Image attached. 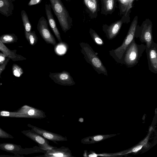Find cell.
Here are the masks:
<instances>
[{
	"mask_svg": "<svg viewBox=\"0 0 157 157\" xmlns=\"http://www.w3.org/2000/svg\"><path fill=\"white\" fill-rule=\"evenodd\" d=\"M51 8V5L49 3L45 4V13L48 21L50 27L59 42H62L60 34L52 14Z\"/></svg>",
	"mask_w": 157,
	"mask_h": 157,
	"instance_id": "cell-14",
	"label": "cell"
},
{
	"mask_svg": "<svg viewBox=\"0 0 157 157\" xmlns=\"http://www.w3.org/2000/svg\"><path fill=\"white\" fill-rule=\"evenodd\" d=\"M42 0H30L28 4V6H32L40 3Z\"/></svg>",
	"mask_w": 157,
	"mask_h": 157,
	"instance_id": "cell-29",
	"label": "cell"
},
{
	"mask_svg": "<svg viewBox=\"0 0 157 157\" xmlns=\"http://www.w3.org/2000/svg\"><path fill=\"white\" fill-rule=\"evenodd\" d=\"M24 157L21 155H0V157Z\"/></svg>",
	"mask_w": 157,
	"mask_h": 157,
	"instance_id": "cell-31",
	"label": "cell"
},
{
	"mask_svg": "<svg viewBox=\"0 0 157 157\" xmlns=\"http://www.w3.org/2000/svg\"><path fill=\"white\" fill-rule=\"evenodd\" d=\"M21 132L25 136L37 143L39 147L43 150L46 151L57 147L50 145L47 139L32 129L22 130Z\"/></svg>",
	"mask_w": 157,
	"mask_h": 157,
	"instance_id": "cell-8",
	"label": "cell"
},
{
	"mask_svg": "<svg viewBox=\"0 0 157 157\" xmlns=\"http://www.w3.org/2000/svg\"><path fill=\"white\" fill-rule=\"evenodd\" d=\"M135 38H139L142 43L146 44V48H149L154 41L152 34V25L144 24L140 27L137 26L135 33Z\"/></svg>",
	"mask_w": 157,
	"mask_h": 157,
	"instance_id": "cell-6",
	"label": "cell"
},
{
	"mask_svg": "<svg viewBox=\"0 0 157 157\" xmlns=\"http://www.w3.org/2000/svg\"><path fill=\"white\" fill-rule=\"evenodd\" d=\"M79 45L81 52L86 62L91 65L98 74H103L108 76L107 69L98 56V53L95 52L87 43L82 42L79 43Z\"/></svg>",
	"mask_w": 157,
	"mask_h": 157,
	"instance_id": "cell-2",
	"label": "cell"
},
{
	"mask_svg": "<svg viewBox=\"0 0 157 157\" xmlns=\"http://www.w3.org/2000/svg\"><path fill=\"white\" fill-rule=\"evenodd\" d=\"M114 0H104V7L106 11L112 10L114 6Z\"/></svg>",
	"mask_w": 157,
	"mask_h": 157,
	"instance_id": "cell-26",
	"label": "cell"
},
{
	"mask_svg": "<svg viewBox=\"0 0 157 157\" xmlns=\"http://www.w3.org/2000/svg\"><path fill=\"white\" fill-rule=\"evenodd\" d=\"M149 70L155 74L157 73V44L153 41L150 46L146 48Z\"/></svg>",
	"mask_w": 157,
	"mask_h": 157,
	"instance_id": "cell-10",
	"label": "cell"
},
{
	"mask_svg": "<svg viewBox=\"0 0 157 157\" xmlns=\"http://www.w3.org/2000/svg\"><path fill=\"white\" fill-rule=\"evenodd\" d=\"M12 72L13 75L17 77H21L23 73L22 68L18 65L16 64L13 65Z\"/></svg>",
	"mask_w": 157,
	"mask_h": 157,
	"instance_id": "cell-25",
	"label": "cell"
},
{
	"mask_svg": "<svg viewBox=\"0 0 157 157\" xmlns=\"http://www.w3.org/2000/svg\"><path fill=\"white\" fill-rule=\"evenodd\" d=\"M137 17H135L132 21L127 34L121 45L114 49L109 51L111 56L117 63H120L123 55L132 40L135 38V33L137 26Z\"/></svg>",
	"mask_w": 157,
	"mask_h": 157,
	"instance_id": "cell-4",
	"label": "cell"
},
{
	"mask_svg": "<svg viewBox=\"0 0 157 157\" xmlns=\"http://www.w3.org/2000/svg\"><path fill=\"white\" fill-rule=\"evenodd\" d=\"M0 51L6 57L10 58L13 61L25 60L26 58L22 56L16 54V50H11L0 41Z\"/></svg>",
	"mask_w": 157,
	"mask_h": 157,
	"instance_id": "cell-16",
	"label": "cell"
},
{
	"mask_svg": "<svg viewBox=\"0 0 157 157\" xmlns=\"http://www.w3.org/2000/svg\"><path fill=\"white\" fill-rule=\"evenodd\" d=\"M26 39L29 43L32 46L35 45L38 41V37L34 31L27 32L25 31Z\"/></svg>",
	"mask_w": 157,
	"mask_h": 157,
	"instance_id": "cell-21",
	"label": "cell"
},
{
	"mask_svg": "<svg viewBox=\"0 0 157 157\" xmlns=\"http://www.w3.org/2000/svg\"><path fill=\"white\" fill-rule=\"evenodd\" d=\"M122 24V21L119 20L109 26L104 28L103 30L108 40H112L116 36L120 30Z\"/></svg>",
	"mask_w": 157,
	"mask_h": 157,
	"instance_id": "cell-15",
	"label": "cell"
},
{
	"mask_svg": "<svg viewBox=\"0 0 157 157\" xmlns=\"http://www.w3.org/2000/svg\"><path fill=\"white\" fill-rule=\"evenodd\" d=\"M83 2L91 13L93 14L96 12L97 10V0H83Z\"/></svg>",
	"mask_w": 157,
	"mask_h": 157,
	"instance_id": "cell-20",
	"label": "cell"
},
{
	"mask_svg": "<svg viewBox=\"0 0 157 157\" xmlns=\"http://www.w3.org/2000/svg\"><path fill=\"white\" fill-rule=\"evenodd\" d=\"M49 77L55 83L64 86H71L75 84L73 78L67 71L61 72H50Z\"/></svg>",
	"mask_w": 157,
	"mask_h": 157,
	"instance_id": "cell-9",
	"label": "cell"
},
{
	"mask_svg": "<svg viewBox=\"0 0 157 157\" xmlns=\"http://www.w3.org/2000/svg\"><path fill=\"white\" fill-rule=\"evenodd\" d=\"M0 138L13 139L14 137L12 135L5 131L0 127Z\"/></svg>",
	"mask_w": 157,
	"mask_h": 157,
	"instance_id": "cell-27",
	"label": "cell"
},
{
	"mask_svg": "<svg viewBox=\"0 0 157 157\" xmlns=\"http://www.w3.org/2000/svg\"><path fill=\"white\" fill-rule=\"evenodd\" d=\"M45 157H72L71 151L68 147L62 146L57 147L46 151L44 155Z\"/></svg>",
	"mask_w": 157,
	"mask_h": 157,
	"instance_id": "cell-13",
	"label": "cell"
},
{
	"mask_svg": "<svg viewBox=\"0 0 157 157\" xmlns=\"http://www.w3.org/2000/svg\"><path fill=\"white\" fill-rule=\"evenodd\" d=\"M103 138V137L101 136H96L94 137V140L95 141H99L101 140Z\"/></svg>",
	"mask_w": 157,
	"mask_h": 157,
	"instance_id": "cell-32",
	"label": "cell"
},
{
	"mask_svg": "<svg viewBox=\"0 0 157 157\" xmlns=\"http://www.w3.org/2000/svg\"><path fill=\"white\" fill-rule=\"evenodd\" d=\"M0 117H6L11 118H24L21 113L16 112H11L5 110H0Z\"/></svg>",
	"mask_w": 157,
	"mask_h": 157,
	"instance_id": "cell-22",
	"label": "cell"
},
{
	"mask_svg": "<svg viewBox=\"0 0 157 157\" xmlns=\"http://www.w3.org/2000/svg\"><path fill=\"white\" fill-rule=\"evenodd\" d=\"M146 47L144 44H137L134 38L124 52L120 64L125 65L128 68L135 66L138 63Z\"/></svg>",
	"mask_w": 157,
	"mask_h": 157,
	"instance_id": "cell-1",
	"label": "cell"
},
{
	"mask_svg": "<svg viewBox=\"0 0 157 157\" xmlns=\"http://www.w3.org/2000/svg\"><path fill=\"white\" fill-rule=\"evenodd\" d=\"M14 5L12 0H0V13L6 17L12 16Z\"/></svg>",
	"mask_w": 157,
	"mask_h": 157,
	"instance_id": "cell-17",
	"label": "cell"
},
{
	"mask_svg": "<svg viewBox=\"0 0 157 157\" xmlns=\"http://www.w3.org/2000/svg\"><path fill=\"white\" fill-rule=\"evenodd\" d=\"M12 0L13 1V2H14L15 1V0Z\"/></svg>",
	"mask_w": 157,
	"mask_h": 157,
	"instance_id": "cell-36",
	"label": "cell"
},
{
	"mask_svg": "<svg viewBox=\"0 0 157 157\" xmlns=\"http://www.w3.org/2000/svg\"><path fill=\"white\" fill-rule=\"evenodd\" d=\"M89 33L92 39L96 44L99 46L104 45L103 40L94 30L90 28Z\"/></svg>",
	"mask_w": 157,
	"mask_h": 157,
	"instance_id": "cell-24",
	"label": "cell"
},
{
	"mask_svg": "<svg viewBox=\"0 0 157 157\" xmlns=\"http://www.w3.org/2000/svg\"><path fill=\"white\" fill-rule=\"evenodd\" d=\"M10 59H11L10 58L6 57V60L4 63L0 65V77H1L2 73L5 69L6 66Z\"/></svg>",
	"mask_w": 157,
	"mask_h": 157,
	"instance_id": "cell-28",
	"label": "cell"
},
{
	"mask_svg": "<svg viewBox=\"0 0 157 157\" xmlns=\"http://www.w3.org/2000/svg\"><path fill=\"white\" fill-rule=\"evenodd\" d=\"M37 29L40 35L44 41L48 44H51L54 46L56 42L48 28L47 20L43 16L39 19L37 25Z\"/></svg>",
	"mask_w": 157,
	"mask_h": 157,
	"instance_id": "cell-7",
	"label": "cell"
},
{
	"mask_svg": "<svg viewBox=\"0 0 157 157\" xmlns=\"http://www.w3.org/2000/svg\"><path fill=\"white\" fill-rule=\"evenodd\" d=\"M142 147V146L141 145H139L138 146L135 148H134L133 150H132V151L133 152H135L136 151L139 150Z\"/></svg>",
	"mask_w": 157,
	"mask_h": 157,
	"instance_id": "cell-33",
	"label": "cell"
},
{
	"mask_svg": "<svg viewBox=\"0 0 157 157\" xmlns=\"http://www.w3.org/2000/svg\"><path fill=\"white\" fill-rule=\"evenodd\" d=\"M21 15L23 25L25 29V31L30 32L31 31L32 26L29 21L28 16L24 10H21Z\"/></svg>",
	"mask_w": 157,
	"mask_h": 157,
	"instance_id": "cell-19",
	"label": "cell"
},
{
	"mask_svg": "<svg viewBox=\"0 0 157 157\" xmlns=\"http://www.w3.org/2000/svg\"><path fill=\"white\" fill-rule=\"evenodd\" d=\"M17 40V36L14 33L6 34L0 36V41L4 44L13 43Z\"/></svg>",
	"mask_w": 157,
	"mask_h": 157,
	"instance_id": "cell-18",
	"label": "cell"
},
{
	"mask_svg": "<svg viewBox=\"0 0 157 157\" xmlns=\"http://www.w3.org/2000/svg\"><path fill=\"white\" fill-rule=\"evenodd\" d=\"M15 111L22 114L24 118L42 119L46 117L43 111L27 105L22 106Z\"/></svg>",
	"mask_w": 157,
	"mask_h": 157,
	"instance_id": "cell-12",
	"label": "cell"
},
{
	"mask_svg": "<svg viewBox=\"0 0 157 157\" xmlns=\"http://www.w3.org/2000/svg\"><path fill=\"white\" fill-rule=\"evenodd\" d=\"M65 1L67 2H70L71 0H65Z\"/></svg>",
	"mask_w": 157,
	"mask_h": 157,
	"instance_id": "cell-35",
	"label": "cell"
},
{
	"mask_svg": "<svg viewBox=\"0 0 157 157\" xmlns=\"http://www.w3.org/2000/svg\"><path fill=\"white\" fill-rule=\"evenodd\" d=\"M6 57L2 52H0V65L3 64L5 61Z\"/></svg>",
	"mask_w": 157,
	"mask_h": 157,
	"instance_id": "cell-30",
	"label": "cell"
},
{
	"mask_svg": "<svg viewBox=\"0 0 157 157\" xmlns=\"http://www.w3.org/2000/svg\"><path fill=\"white\" fill-rule=\"evenodd\" d=\"M89 157H96L97 156V155L95 154H90L89 156Z\"/></svg>",
	"mask_w": 157,
	"mask_h": 157,
	"instance_id": "cell-34",
	"label": "cell"
},
{
	"mask_svg": "<svg viewBox=\"0 0 157 157\" xmlns=\"http://www.w3.org/2000/svg\"><path fill=\"white\" fill-rule=\"evenodd\" d=\"M68 45L64 42H59V43L54 46L55 51L58 55L64 54L67 49Z\"/></svg>",
	"mask_w": 157,
	"mask_h": 157,
	"instance_id": "cell-23",
	"label": "cell"
},
{
	"mask_svg": "<svg viewBox=\"0 0 157 157\" xmlns=\"http://www.w3.org/2000/svg\"><path fill=\"white\" fill-rule=\"evenodd\" d=\"M51 8L56 15L61 27L65 33L73 26V20L61 0H49Z\"/></svg>",
	"mask_w": 157,
	"mask_h": 157,
	"instance_id": "cell-3",
	"label": "cell"
},
{
	"mask_svg": "<svg viewBox=\"0 0 157 157\" xmlns=\"http://www.w3.org/2000/svg\"><path fill=\"white\" fill-rule=\"evenodd\" d=\"M0 149L15 155H28L38 152H45L39 147L35 146L33 147L22 148L20 145L10 143H0Z\"/></svg>",
	"mask_w": 157,
	"mask_h": 157,
	"instance_id": "cell-5",
	"label": "cell"
},
{
	"mask_svg": "<svg viewBox=\"0 0 157 157\" xmlns=\"http://www.w3.org/2000/svg\"><path fill=\"white\" fill-rule=\"evenodd\" d=\"M29 127L31 128L37 133L41 135L44 137L53 142L55 144H58L57 142L67 141V139L62 135L53 132L48 131L29 124H27Z\"/></svg>",
	"mask_w": 157,
	"mask_h": 157,
	"instance_id": "cell-11",
	"label": "cell"
},
{
	"mask_svg": "<svg viewBox=\"0 0 157 157\" xmlns=\"http://www.w3.org/2000/svg\"></svg>",
	"mask_w": 157,
	"mask_h": 157,
	"instance_id": "cell-37",
	"label": "cell"
}]
</instances>
